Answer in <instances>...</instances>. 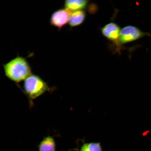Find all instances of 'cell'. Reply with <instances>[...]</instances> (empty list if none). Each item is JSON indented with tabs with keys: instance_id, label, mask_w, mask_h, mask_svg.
I'll use <instances>...</instances> for the list:
<instances>
[{
	"instance_id": "cell-1",
	"label": "cell",
	"mask_w": 151,
	"mask_h": 151,
	"mask_svg": "<svg viewBox=\"0 0 151 151\" xmlns=\"http://www.w3.org/2000/svg\"><path fill=\"white\" fill-rule=\"evenodd\" d=\"M3 67L5 76L17 84L24 81L32 74L29 62L25 58L21 56H16L3 64Z\"/></svg>"
},
{
	"instance_id": "cell-2",
	"label": "cell",
	"mask_w": 151,
	"mask_h": 151,
	"mask_svg": "<svg viewBox=\"0 0 151 151\" xmlns=\"http://www.w3.org/2000/svg\"><path fill=\"white\" fill-rule=\"evenodd\" d=\"M23 89L31 101L51 90L48 84L40 76L33 73L24 81Z\"/></svg>"
},
{
	"instance_id": "cell-3",
	"label": "cell",
	"mask_w": 151,
	"mask_h": 151,
	"mask_svg": "<svg viewBox=\"0 0 151 151\" xmlns=\"http://www.w3.org/2000/svg\"><path fill=\"white\" fill-rule=\"evenodd\" d=\"M146 36L151 37V34L143 32L135 26H126L121 30L120 44L122 46L123 45L133 42Z\"/></svg>"
},
{
	"instance_id": "cell-4",
	"label": "cell",
	"mask_w": 151,
	"mask_h": 151,
	"mask_svg": "<svg viewBox=\"0 0 151 151\" xmlns=\"http://www.w3.org/2000/svg\"><path fill=\"white\" fill-rule=\"evenodd\" d=\"M121 30L120 26L113 22L106 24L101 29L103 36L113 43L116 47V51L119 53L122 48L119 42Z\"/></svg>"
},
{
	"instance_id": "cell-5",
	"label": "cell",
	"mask_w": 151,
	"mask_h": 151,
	"mask_svg": "<svg viewBox=\"0 0 151 151\" xmlns=\"http://www.w3.org/2000/svg\"><path fill=\"white\" fill-rule=\"evenodd\" d=\"M71 12L66 9H60L54 11L51 16L50 23L60 31L69 22Z\"/></svg>"
},
{
	"instance_id": "cell-6",
	"label": "cell",
	"mask_w": 151,
	"mask_h": 151,
	"mask_svg": "<svg viewBox=\"0 0 151 151\" xmlns=\"http://www.w3.org/2000/svg\"><path fill=\"white\" fill-rule=\"evenodd\" d=\"M39 151H56V143L54 138L50 136L44 137L37 146Z\"/></svg>"
},
{
	"instance_id": "cell-7",
	"label": "cell",
	"mask_w": 151,
	"mask_h": 151,
	"mask_svg": "<svg viewBox=\"0 0 151 151\" xmlns=\"http://www.w3.org/2000/svg\"><path fill=\"white\" fill-rule=\"evenodd\" d=\"M88 2L86 0H67L65 2V6L70 11H80L86 8Z\"/></svg>"
},
{
	"instance_id": "cell-8",
	"label": "cell",
	"mask_w": 151,
	"mask_h": 151,
	"mask_svg": "<svg viewBox=\"0 0 151 151\" xmlns=\"http://www.w3.org/2000/svg\"><path fill=\"white\" fill-rule=\"evenodd\" d=\"M86 17V13L84 11H75L71 13L70 15L69 22V25L71 27L80 25L84 22Z\"/></svg>"
},
{
	"instance_id": "cell-9",
	"label": "cell",
	"mask_w": 151,
	"mask_h": 151,
	"mask_svg": "<svg viewBox=\"0 0 151 151\" xmlns=\"http://www.w3.org/2000/svg\"><path fill=\"white\" fill-rule=\"evenodd\" d=\"M79 151H103L100 142L84 143Z\"/></svg>"
},
{
	"instance_id": "cell-10",
	"label": "cell",
	"mask_w": 151,
	"mask_h": 151,
	"mask_svg": "<svg viewBox=\"0 0 151 151\" xmlns=\"http://www.w3.org/2000/svg\"><path fill=\"white\" fill-rule=\"evenodd\" d=\"M150 133V131H146L142 133V135L143 137H146V136L148 135L149 133Z\"/></svg>"
}]
</instances>
